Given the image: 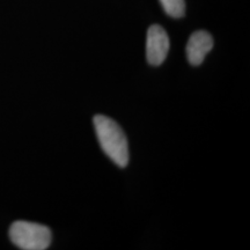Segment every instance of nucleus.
Instances as JSON below:
<instances>
[{
    "mask_svg": "<svg viewBox=\"0 0 250 250\" xmlns=\"http://www.w3.org/2000/svg\"><path fill=\"white\" fill-rule=\"evenodd\" d=\"M169 51V37L164 28L154 24L149 27L146 39V57L153 66H159L165 62Z\"/></svg>",
    "mask_w": 250,
    "mask_h": 250,
    "instance_id": "nucleus-3",
    "label": "nucleus"
},
{
    "mask_svg": "<svg viewBox=\"0 0 250 250\" xmlns=\"http://www.w3.org/2000/svg\"><path fill=\"white\" fill-rule=\"evenodd\" d=\"M213 48V39L208 31L198 30L195 31L187 44V57L188 61L193 66L201 65L206 57V55Z\"/></svg>",
    "mask_w": 250,
    "mask_h": 250,
    "instance_id": "nucleus-4",
    "label": "nucleus"
},
{
    "mask_svg": "<svg viewBox=\"0 0 250 250\" xmlns=\"http://www.w3.org/2000/svg\"><path fill=\"white\" fill-rule=\"evenodd\" d=\"M11 241L23 250H44L51 243V232L43 225L15 221L9 228Z\"/></svg>",
    "mask_w": 250,
    "mask_h": 250,
    "instance_id": "nucleus-2",
    "label": "nucleus"
},
{
    "mask_svg": "<svg viewBox=\"0 0 250 250\" xmlns=\"http://www.w3.org/2000/svg\"><path fill=\"white\" fill-rule=\"evenodd\" d=\"M94 127L103 152L118 167L124 168L129 162V147L125 133L116 122L103 115L94 117Z\"/></svg>",
    "mask_w": 250,
    "mask_h": 250,
    "instance_id": "nucleus-1",
    "label": "nucleus"
},
{
    "mask_svg": "<svg viewBox=\"0 0 250 250\" xmlns=\"http://www.w3.org/2000/svg\"><path fill=\"white\" fill-rule=\"evenodd\" d=\"M165 12L171 18H182L186 13V1L184 0H160Z\"/></svg>",
    "mask_w": 250,
    "mask_h": 250,
    "instance_id": "nucleus-5",
    "label": "nucleus"
}]
</instances>
